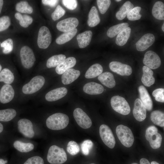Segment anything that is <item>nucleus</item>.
I'll return each mask as SVG.
<instances>
[{"mask_svg":"<svg viewBox=\"0 0 164 164\" xmlns=\"http://www.w3.org/2000/svg\"><path fill=\"white\" fill-rule=\"evenodd\" d=\"M69 119L66 114L60 113L54 114L49 117L46 121L47 127L49 129L58 130L65 128L68 125Z\"/></svg>","mask_w":164,"mask_h":164,"instance_id":"nucleus-1","label":"nucleus"},{"mask_svg":"<svg viewBox=\"0 0 164 164\" xmlns=\"http://www.w3.org/2000/svg\"><path fill=\"white\" fill-rule=\"evenodd\" d=\"M47 159L50 164H62L67 161V157L63 148L56 145H53L49 149Z\"/></svg>","mask_w":164,"mask_h":164,"instance_id":"nucleus-2","label":"nucleus"},{"mask_svg":"<svg viewBox=\"0 0 164 164\" xmlns=\"http://www.w3.org/2000/svg\"><path fill=\"white\" fill-rule=\"evenodd\" d=\"M117 137L121 144L127 147H130L133 145L134 137L131 130L128 127L120 125L116 129Z\"/></svg>","mask_w":164,"mask_h":164,"instance_id":"nucleus-3","label":"nucleus"},{"mask_svg":"<svg viewBox=\"0 0 164 164\" xmlns=\"http://www.w3.org/2000/svg\"><path fill=\"white\" fill-rule=\"evenodd\" d=\"M111 104L112 108L116 111L123 115H127L130 113L131 109L128 103L125 99L119 96L112 97Z\"/></svg>","mask_w":164,"mask_h":164,"instance_id":"nucleus-4","label":"nucleus"},{"mask_svg":"<svg viewBox=\"0 0 164 164\" xmlns=\"http://www.w3.org/2000/svg\"><path fill=\"white\" fill-rule=\"evenodd\" d=\"M45 83V79L43 76H36L23 86L22 91L26 94L34 93L39 91L43 87Z\"/></svg>","mask_w":164,"mask_h":164,"instance_id":"nucleus-5","label":"nucleus"},{"mask_svg":"<svg viewBox=\"0 0 164 164\" xmlns=\"http://www.w3.org/2000/svg\"><path fill=\"white\" fill-rule=\"evenodd\" d=\"M158 132L157 128L154 126H149L146 130V139L149 142L151 147L153 149H158L161 145L162 137Z\"/></svg>","mask_w":164,"mask_h":164,"instance_id":"nucleus-6","label":"nucleus"},{"mask_svg":"<svg viewBox=\"0 0 164 164\" xmlns=\"http://www.w3.org/2000/svg\"><path fill=\"white\" fill-rule=\"evenodd\" d=\"M20 57L22 65L26 69L31 68L36 61L35 57L32 50L27 46H25L21 48Z\"/></svg>","mask_w":164,"mask_h":164,"instance_id":"nucleus-7","label":"nucleus"},{"mask_svg":"<svg viewBox=\"0 0 164 164\" xmlns=\"http://www.w3.org/2000/svg\"><path fill=\"white\" fill-rule=\"evenodd\" d=\"M99 132L100 137L104 144L109 148H113L115 140L110 128L107 125L103 124L100 126Z\"/></svg>","mask_w":164,"mask_h":164,"instance_id":"nucleus-8","label":"nucleus"},{"mask_svg":"<svg viewBox=\"0 0 164 164\" xmlns=\"http://www.w3.org/2000/svg\"><path fill=\"white\" fill-rule=\"evenodd\" d=\"M52 41V36L49 29L46 26L41 27L39 31L37 43L41 49L47 48Z\"/></svg>","mask_w":164,"mask_h":164,"instance_id":"nucleus-9","label":"nucleus"},{"mask_svg":"<svg viewBox=\"0 0 164 164\" xmlns=\"http://www.w3.org/2000/svg\"><path fill=\"white\" fill-rule=\"evenodd\" d=\"M73 116L78 125L81 128L87 129L91 126L92 124L91 120L81 109L77 108L75 109Z\"/></svg>","mask_w":164,"mask_h":164,"instance_id":"nucleus-10","label":"nucleus"},{"mask_svg":"<svg viewBox=\"0 0 164 164\" xmlns=\"http://www.w3.org/2000/svg\"><path fill=\"white\" fill-rule=\"evenodd\" d=\"M143 63L150 69H155L160 66L161 61L157 54L152 51L149 50L144 55Z\"/></svg>","mask_w":164,"mask_h":164,"instance_id":"nucleus-11","label":"nucleus"},{"mask_svg":"<svg viewBox=\"0 0 164 164\" xmlns=\"http://www.w3.org/2000/svg\"><path fill=\"white\" fill-rule=\"evenodd\" d=\"M18 128L24 137L29 138L34 137L35 132L33 129V125L32 122L25 118L20 119L18 122Z\"/></svg>","mask_w":164,"mask_h":164,"instance_id":"nucleus-12","label":"nucleus"},{"mask_svg":"<svg viewBox=\"0 0 164 164\" xmlns=\"http://www.w3.org/2000/svg\"><path fill=\"white\" fill-rule=\"evenodd\" d=\"M79 21L77 18L70 17L58 22L56 27L59 31L66 32L75 29Z\"/></svg>","mask_w":164,"mask_h":164,"instance_id":"nucleus-13","label":"nucleus"},{"mask_svg":"<svg viewBox=\"0 0 164 164\" xmlns=\"http://www.w3.org/2000/svg\"><path fill=\"white\" fill-rule=\"evenodd\" d=\"M109 67L112 71L121 76H129L132 73V69L130 66L119 62L112 61Z\"/></svg>","mask_w":164,"mask_h":164,"instance_id":"nucleus-14","label":"nucleus"},{"mask_svg":"<svg viewBox=\"0 0 164 164\" xmlns=\"http://www.w3.org/2000/svg\"><path fill=\"white\" fill-rule=\"evenodd\" d=\"M146 108L140 99L137 98L135 101L133 111V116L138 121H142L146 117Z\"/></svg>","mask_w":164,"mask_h":164,"instance_id":"nucleus-15","label":"nucleus"},{"mask_svg":"<svg viewBox=\"0 0 164 164\" xmlns=\"http://www.w3.org/2000/svg\"><path fill=\"white\" fill-rule=\"evenodd\" d=\"M155 41V37L153 34H145L136 43L137 50L139 51H144L152 46Z\"/></svg>","mask_w":164,"mask_h":164,"instance_id":"nucleus-16","label":"nucleus"},{"mask_svg":"<svg viewBox=\"0 0 164 164\" xmlns=\"http://www.w3.org/2000/svg\"><path fill=\"white\" fill-rule=\"evenodd\" d=\"M15 91L11 85L5 84L2 87L0 91V102L6 104L11 101L13 99Z\"/></svg>","mask_w":164,"mask_h":164,"instance_id":"nucleus-17","label":"nucleus"},{"mask_svg":"<svg viewBox=\"0 0 164 164\" xmlns=\"http://www.w3.org/2000/svg\"><path fill=\"white\" fill-rule=\"evenodd\" d=\"M67 93V90L66 88H58L48 92L45 97L46 100L48 101H55L64 97Z\"/></svg>","mask_w":164,"mask_h":164,"instance_id":"nucleus-18","label":"nucleus"},{"mask_svg":"<svg viewBox=\"0 0 164 164\" xmlns=\"http://www.w3.org/2000/svg\"><path fill=\"white\" fill-rule=\"evenodd\" d=\"M140 100L146 109L151 111L153 108V102L147 90L143 86L141 85L138 88Z\"/></svg>","mask_w":164,"mask_h":164,"instance_id":"nucleus-19","label":"nucleus"},{"mask_svg":"<svg viewBox=\"0 0 164 164\" xmlns=\"http://www.w3.org/2000/svg\"><path fill=\"white\" fill-rule=\"evenodd\" d=\"M80 75L79 70L70 68L63 74L61 77L62 82L64 84H69L76 80Z\"/></svg>","mask_w":164,"mask_h":164,"instance_id":"nucleus-20","label":"nucleus"},{"mask_svg":"<svg viewBox=\"0 0 164 164\" xmlns=\"http://www.w3.org/2000/svg\"><path fill=\"white\" fill-rule=\"evenodd\" d=\"M76 63V60L75 58L69 57L56 67V71L59 74H63L66 71L74 67Z\"/></svg>","mask_w":164,"mask_h":164,"instance_id":"nucleus-21","label":"nucleus"},{"mask_svg":"<svg viewBox=\"0 0 164 164\" xmlns=\"http://www.w3.org/2000/svg\"><path fill=\"white\" fill-rule=\"evenodd\" d=\"M85 93L90 95H96L101 94L104 91L103 86L94 82H90L86 84L83 87Z\"/></svg>","mask_w":164,"mask_h":164,"instance_id":"nucleus-22","label":"nucleus"},{"mask_svg":"<svg viewBox=\"0 0 164 164\" xmlns=\"http://www.w3.org/2000/svg\"><path fill=\"white\" fill-rule=\"evenodd\" d=\"M143 74L141 80L145 86L149 87L155 82V79L153 76V72L150 68L145 66L142 67Z\"/></svg>","mask_w":164,"mask_h":164,"instance_id":"nucleus-23","label":"nucleus"},{"mask_svg":"<svg viewBox=\"0 0 164 164\" xmlns=\"http://www.w3.org/2000/svg\"><path fill=\"white\" fill-rule=\"evenodd\" d=\"M92 36V32L90 30L86 31L78 34L77 39L79 47L83 48L88 46L91 41Z\"/></svg>","mask_w":164,"mask_h":164,"instance_id":"nucleus-24","label":"nucleus"},{"mask_svg":"<svg viewBox=\"0 0 164 164\" xmlns=\"http://www.w3.org/2000/svg\"><path fill=\"white\" fill-rule=\"evenodd\" d=\"M98 79L102 84L108 88H112L115 85L114 76L110 72H106L101 73L98 76Z\"/></svg>","mask_w":164,"mask_h":164,"instance_id":"nucleus-25","label":"nucleus"},{"mask_svg":"<svg viewBox=\"0 0 164 164\" xmlns=\"http://www.w3.org/2000/svg\"><path fill=\"white\" fill-rule=\"evenodd\" d=\"M100 21V19L97 10L95 6H93L89 13L87 24L90 27H94L97 25Z\"/></svg>","mask_w":164,"mask_h":164,"instance_id":"nucleus-26","label":"nucleus"},{"mask_svg":"<svg viewBox=\"0 0 164 164\" xmlns=\"http://www.w3.org/2000/svg\"><path fill=\"white\" fill-rule=\"evenodd\" d=\"M133 7V5L130 1L125 2L116 13V17L117 19L119 20L124 19Z\"/></svg>","mask_w":164,"mask_h":164,"instance_id":"nucleus-27","label":"nucleus"},{"mask_svg":"<svg viewBox=\"0 0 164 164\" xmlns=\"http://www.w3.org/2000/svg\"><path fill=\"white\" fill-rule=\"evenodd\" d=\"M153 16L159 20L164 19V4L161 1H157L154 4L152 10Z\"/></svg>","mask_w":164,"mask_h":164,"instance_id":"nucleus-28","label":"nucleus"},{"mask_svg":"<svg viewBox=\"0 0 164 164\" xmlns=\"http://www.w3.org/2000/svg\"><path fill=\"white\" fill-rule=\"evenodd\" d=\"M103 71V68L101 65L96 63L89 68L85 74V77L87 79L94 78L102 73Z\"/></svg>","mask_w":164,"mask_h":164,"instance_id":"nucleus-29","label":"nucleus"},{"mask_svg":"<svg viewBox=\"0 0 164 164\" xmlns=\"http://www.w3.org/2000/svg\"><path fill=\"white\" fill-rule=\"evenodd\" d=\"M131 29L128 27L121 32L117 36L115 43L117 45L122 46L125 45L129 39L131 34Z\"/></svg>","mask_w":164,"mask_h":164,"instance_id":"nucleus-30","label":"nucleus"},{"mask_svg":"<svg viewBox=\"0 0 164 164\" xmlns=\"http://www.w3.org/2000/svg\"><path fill=\"white\" fill-rule=\"evenodd\" d=\"M128 24L126 22L121 23L113 26L109 28L107 34L109 37L113 38L128 27Z\"/></svg>","mask_w":164,"mask_h":164,"instance_id":"nucleus-31","label":"nucleus"},{"mask_svg":"<svg viewBox=\"0 0 164 164\" xmlns=\"http://www.w3.org/2000/svg\"><path fill=\"white\" fill-rule=\"evenodd\" d=\"M77 30L76 28L71 31L62 34L56 40V43L58 44H63L72 39L76 35Z\"/></svg>","mask_w":164,"mask_h":164,"instance_id":"nucleus-32","label":"nucleus"},{"mask_svg":"<svg viewBox=\"0 0 164 164\" xmlns=\"http://www.w3.org/2000/svg\"><path fill=\"white\" fill-rule=\"evenodd\" d=\"M13 146L17 150L21 152H28L32 151L34 145L30 143H25L20 141H16L13 143Z\"/></svg>","mask_w":164,"mask_h":164,"instance_id":"nucleus-33","label":"nucleus"},{"mask_svg":"<svg viewBox=\"0 0 164 164\" xmlns=\"http://www.w3.org/2000/svg\"><path fill=\"white\" fill-rule=\"evenodd\" d=\"M151 120L155 124L161 127L164 126V114L159 110L154 111L150 115Z\"/></svg>","mask_w":164,"mask_h":164,"instance_id":"nucleus-34","label":"nucleus"},{"mask_svg":"<svg viewBox=\"0 0 164 164\" xmlns=\"http://www.w3.org/2000/svg\"><path fill=\"white\" fill-rule=\"evenodd\" d=\"M66 59V56L63 54L53 56L47 60L46 66L48 68L57 67Z\"/></svg>","mask_w":164,"mask_h":164,"instance_id":"nucleus-35","label":"nucleus"},{"mask_svg":"<svg viewBox=\"0 0 164 164\" xmlns=\"http://www.w3.org/2000/svg\"><path fill=\"white\" fill-rule=\"evenodd\" d=\"M16 115V111L9 108L0 110V121H8L14 118Z\"/></svg>","mask_w":164,"mask_h":164,"instance_id":"nucleus-36","label":"nucleus"},{"mask_svg":"<svg viewBox=\"0 0 164 164\" xmlns=\"http://www.w3.org/2000/svg\"><path fill=\"white\" fill-rule=\"evenodd\" d=\"M14 77L12 73L8 68H4L0 73V82L5 84H12L14 81Z\"/></svg>","mask_w":164,"mask_h":164,"instance_id":"nucleus-37","label":"nucleus"},{"mask_svg":"<svg viewBox=\"0 0 164 164\" xmlns=\"http://www.w3.org/2000/svg\"><path fill=\"white\" fill-rule=\"evenodd\" d=\"M16 11L22 13L31 14L33 11L32 7L26 1H21L17 3L15 5Z\"/></svg>","mask_w":164,"mask_h":164,"instance_id":"nucleus-38","label":"nucleus"},{"mask_svg":"<svg viewBox=\"0 0 164 164\" xmlns=\"http://www.w3.org/2000/svg\"><path fill=\"white\" fill-rule=\"evenodd\" d=\"M141 9V7L138 6L132 9L127 15L128 19L132 21L139 19L142 16L139 13Z\"/></svg>","mask_w":164,"mask_h":164,"instance_id":"nucleus-39","label":"nucleus"},{"mask_svg":"<svg viewBox=\"0 0 164 164\" xmlns=\"http://www.w3.org/2000/svg\"><path fill=\"white\" fill-rule=\"evenodd\" d=\"M67 152L71 155H74L80 151V147L77 143L74 141L69 142L67 147Z\"/></svg>","mask_w":164,"mask_h":164,"instance_id":"nucleus-40","label":"nucleus"},{"mask_svg":"<svg viewBox=\"0 0 164 164\" xmlns=\"http://www.w3.org/2000/svg\"><path fill=\"white\" fill-rule=\"evenodd\" d=\"M97 2L100 12L104 14L109 8L111 1L110 0H97Z\"/></svg>","mask_w":164,"mask_h":164,"instance_id":"nucleus-41","label":"nucleus"},{"mask_svg":"<svg viewBox=\"0 0 164 164\" xmlns=\"http://www.w3.org/2000/svg\"><path fill=\"white\" fill-rule=\"evenodd\" d=\"M1 46L3 48V53L5 54H8L10 53L13 48V41L11 38H8L2 42L1 44Z\"/></svg>","mask_w":164,"mask_h":164,"instance_id":"nucleus-42","label":"nucleus"},{"mask_svg":"<svg viewBox=\"0 0 164 164\" xmlns=\"http://www.w3.org/2000/svg\"><path fill=\"white\" fill-rule=\"evenodd\" d=\"M93 146V143L91 140H87L84 141L81 144V148L83 154L85 155H88Z\"/></svg>","mask_w":164,"mask_h":164,"instance_id":"nucleus-43","label":"nucleus"},{"mask_svg":"<svg viewBox=\"0 0 164 164\" xmlns=\"http://www.w3.org/2000/svg\"><path fill=\"white\" fill-rule=\"evenodd\" d=\"M65 13V10L60 5H58L54 11L52 13L51 17L52 19L55 21L63 16Z\"/></svg>","mask_w":164,"mask_h":164,"instance_id":"nucleus-44","label":"nucleus"},{"mask_svg":"<svg viewBox=\"0 0 164 164\" xmlns=\"http://www.w3.org/2000/svg\"><path fill=\"white\" fill-rule=\"evenodd\" d=\"M11 24V20L9 17L3 16L0 18V32L7 29Z\"/></svg>","mask_w":164,"mask_h":164,"instance_id":"nucleus-45","label":"nucleus"},{"mask_svg":"<svg viewBox=\"0 0 164 164\" xmlns=\"http://www.w3.org/2000/svg\"><path fill=\"white\" fill-rule=\"evenodd\" d=\"M152 95L155 97L156 101L158 102L163 103L164 102V89L160 88L154 90Z\"/></svg>","mask_w":164,"mask_h":164,"instance_id":"nucleus-46","label":"nucleus"},{"mask_svg":"<svg viewBox=\"0 0 164 164\" xmlns=\"http://www.w3.org/2000/svg\"><path fill=\"white\" fill-rule=\"evenodd\" d=\"M23 164H44V162L40 157L35 156L29 158Z\"/></svg>","mask_w":164,"mask_h":164,"instance_id":"nucleus-47","label":"nucleus"},{"mask_svg":"<svg viewBox=\"0 0 164 164\" xmlns=\"http://www.w3.org/2000/svg\"><path fill=\"white\" fill-rule=\"evenodd\" d=\"M62 2L66 7L71 10L75 9L77 5V1L76 0H63Z\"/></svg>","mask_w":164,"mask_h":164,"instance_id":"nucleus-48","label":"nucleus"},{"mask_svg":"<svg viewBox=\"0 0 164 164\" xmlns=\"http://www.w3.org/2000/svg\"><path fill=\"white\" fill-rule=\"evenodd\" d=\"M15 18L19 21L20 25L24 28H27L29 25L26 24L23 20L22 15L19 12H16L15 14Z\"/></svg>","mask_w":164,"mask_h":164,"instance_id":"nucleus-49","label":"nucleus"},{"mask_svg":"<svg viewBox=\"0 0 164 164\" xmlns=\"http://www.w3.org/2000/svg\"><path fill=\"white\" fill-rule=\"evenodd\" d=\"M58 0H43L42 2L43 4L48 5L51 7H54L58 2Z\"/></svg>","mask_w":164,"mask_h":164,"instance_id":"nucleus-50","label":"nucleus"},{"mask_svg":"<svg viewBox=\"0 0 164 164\" xmlns=\"http://www.w3.org/2000/svg\"><path fill=\"white\" fill-rule=\"evenodd\" d=\"M24 21L29 26L33 22V19L29 15L24 14L22 15Z\"/></svg>","mask_w":164,"mask_h":164,"instance_id":"nucleus-51","label":"nucleus"},{"mask_svg":"<svg viewBox=\"0 0 164 164\" xmlns=\"http://www.w3.org/2000/svg\"><path fill=\"white\" fill-rule=\"evenodd\" d=\"M140 164H150L149 161L145 158H142L140 161Z\"/></svg>","mask_w":164,"mask_h":164,"instance_id":"nucleus-52","label":"nucleus"},{"mask_svg":"<svg viewBox=\"0 0 164 164\" xmlns=\"http://www.w3.org/2000/svg\"><path fill=\"white\" fill-rule=\"evenodd\" d=\"M3 4V1L0 0V14L1 12L2 9Z\"/></svg>","mask_w":164,"mask_h":164,"instance_id":"nucleus-53","label":"nucleus"},{"mask_svg":"<svg viewBox=\"0 0 164 164\" xmlns=\"http://www.w3.org/2000/svg\"><path fill=\"white\" fill-rule=\"evenodd\" d=\"M7 162V161H5L4 159H0V164H5Z\"/></svg>","mask_w":164,"mask_h":164,"instance_id":"nucleus-54","label":"nucleus"},{"mask_svg":"<svg viewBox=\"0 0 164 164\" xmlns=\"http://www.w3.org/2000/svg\"><path fill=\"white\" fill-rule=\"evenodd\" d=\"M3 130V125L0 123V133L2 132Z\"/></svg>","mask_w":164,"mask_h":164,"instance_id":"nucleus-55","label":"nucleus"},{"mask_svg":"<svg viewBox=\"0 0 164 164\" xmlns=\"http://www.w3.org/2000/svg\"><path fill=\"white\" fill-rule=\"evenodd\" d=\"M151 164H159L156 162L153 161L151 162Z\"/></svg>","mask_w":164,"mask_h":164,"instance_id":"nucleus-56","label":"nucleus"},{"mask_svg":"<svg viewBox=\"0 0 164 164\" xmlns=\"http://www.w3.org/2000/svg\"><path fill=\"white\" fill-rule=\"evenodd\" d=\"M162 29L163 32H164V23H163L162 27Z\"/></svg>","mask_w":164,"mask_h":164,"instance_id":"nucleus-57","label":"nucleus"},{"mask_svg":"<svg viewBox=\"0 0 164 164\" xmlns=\"http://www.w3.org/2000/svg\"><path fill=\"white\" fill-rule=\"evenodd\" d=\"M2 66H1V65L0 64V71L1 70V69H2Z\"/></svg>","mask_w":164,"mask_h":164,"instance_id":"nucleus-58","label":"nucleus"},{"mask_svg":"<svg viewBox=\"0 0 164 164\" xmlns=\"http://www.w3.org/2000/svg\"><path fill=\"white\" fill-rule=\"evenodd\" d=\"M121 1V0H115L116 1L118 2H120Z\"/></svg>","mask_w":164,"mask_h":164,"instance_id":"nucleus-59","label":"nucleus"},{"mask_svg":"<svg viewBox=\"0 0 164 164\" xmlns=\"http://www.w3.org/2000/svg\"><path fill=\"white\" fill-rule=\"evenodd\" d=\"M131 164H138L136 163H132Z\"/></svg>","mask_w":164,"mask_h":164,"instance_id":"nucleus-60","label":"nucleus"},{"mask_svg":"<svg viewBox=\"0 0 164 164\" xmlns=\"http://www.w3.org/2000/svg\"><path fill=\"white\" fill-rule=\"evenodd\" d=\"M90 164H96L94 163H91Z\"/></svg>","mask_w":164,"mask_h":164,"instance_id":"nucleus-61","label":"nucleus"},{"mask_svg":"<svg viewBox=\"0 0 164 164\" xmlns=\"http://www.w3.org/2000/svg\"></svg>","mask_w":164,"mask_h":164,"instance_id":"nucleus-62","label":"nucleus"}]
</instances>
